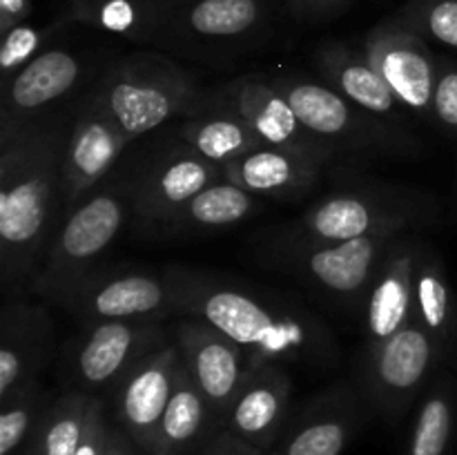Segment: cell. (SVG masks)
<instances>
[{"mask_svg":"<svg viewBox=\"0 0 457 455\" xmlns=\"http://www.w3.org/2000/svg\"><path fill=\"white\" fill-rule=\"evenodd\" d=\"M71 123L0 128V281L7 297L29 290L65 210L61 174Z\"/></svg>","mask_w":457,"mask_h":455,"instance_id":"6da1fadb","label":"cell"},{"mask_svg":"<svg viewBox=\"0 0 457 455\" xmlns=\"http://www.w3.org/2000/svg\"><path fill=\"white\" fill-rule=\"evenodd\" d=\"M183 317H196L244 348L250 366L339 360L328 326L303 306L259 294L212 272L170 266L163 272Z\"/></svg>","mask_w":457,"mask_h":455,"instance_id":"7a4b0ae2","label":"cell"},{"mask_svg":"<svg viewBox=\"0 0 457 455\" xmlns=\"http://www.w3.org/2000/svg\"><path fill=\"white\" fill-rule=\"evenodd\" d=\"M132 219V174H110L61 221L29 293L65 308Z\"/></svg>","mask_w":457,"mask_h":455,"instance_id":"3957f363","label":"cell"},{"mask_svg":"<svg viewBox=\"0 0 457 455\" xmlns=\"http://www.w3.org/2000/svg\"><path fill=\"white\" fill-rule=\"evenodd\" d=\"M89 96L129 141L170 119H187L204 105L195 79L172 58L154 52L132 54L107 67Z\"/></svg>","mask_w":457,"mask_h":455,"instance_id":"277c9868","label":"cell"},{"mask_svg":"<svg viewBox=\"0 0 457 455\" xmlns=\"http://www.w3.org/2000/svg\"><path fill=\"white\" fill-rule=\"evenodd\" d=\"M440 219V205L428 192L400 186H373L330 194L295 221L279 226L281 235L312 241H351L364 236H404Z\"/></svg>","mask_w":457,"mask_h":455,"instance_id":"5b68a950","label":"cell"},{"mask_svg":"<svg viewBox=\"0 0 457 455\" xmlns=\"http://www.w3.org/2000/svg\"><path fill=\"white\" fill-rule=\"evenodd\" d=\"M395 239L397 236H364L328 244L275 230L259 244V252L268 266L297 277L328 297L348 306H364L379 266Z\"/></svg>","mask_w":457,"mask_h":455,"instance_id":"8992f818","label":"cell"},{"mask_svg":"<svg viewBox=\"0 0 457 455\" xmlns=\"http://www.w3.org/2000/svg\"><path fill=\"white\" fill-rule=\"evenodd\" d=\"M277 0H165L156 47L186 54L232 52L270 29Z\"/></svg>","mask_w":457,"mask_h":455,"instance_id":"52a82bcc","label":"cell"},{"mask_svg":"<svg viewBox=\"0 0 457 455\" xmlns=\"http://www.w3.org/2000/svg\"><path fill=\"white\" fill-rule=\"evenodd\" d=\"M446 357L445 348L418 317L393 337L366 346L361 391L386 419H400L427 388L433 370Z\"/></svg>","mask_w":457,"mask_h":455,"instance_id":"ba28073f","label":"cell"},{"mask_svg":"<svg viewBox=\"0 0 457 455\" xmlns=\"http://www.w3.org/2000/svg\"><path fill=\"white\" fill-rule=\"evenodd\" d=\"M270 83L293 107L299 123L335 150H397L411 145L406 136L379 123L378 116L357 107L330 85L302 76H277Z\"/></svg>","mask_w":457,"mask_h":455,"instance_id":"9c48e42d","label":"cell"},{"mask_svg":"<svg viewBox=\"0 0 457 455\" xmlns=\"http://www.w3.org/2000/svg\"><path fill=\"white\" fill-rule=\"evenodd\" d=\"M163 343L168 339L159 321H101L85 326L74 351L67 352L65 375L71 382L70 391L92 397L101 393L114 395L120 382Z\"/></svg>","mask_w":457,"mask_h":455,"instance_id":"30bf717a","label":"cell"},{"mask_svg":"<svg viewBox=\"0 0 457 455\" xmlns=\"http://www.w3.org/2000/svg\"><path fill=\"white\" fill-rule=\"evenodd\" d=\"M221 178V165L204 159L187 143L170 145L132 174V221L165 230L192 196Z\"/></svg>","mask_w":457,"mask_h":455,"instance_id":"8fae6325","label":"cell"},{"mask_svg":"<svg viewBox=\"0 0 457 455\" xmlns=\"http://www.w3.org/2000/svg\"><path fill=\"white\" fill-rule=\"evenodd\" d=\"M361 49L406 110L433 119L437 56L424 36L393 13L370 27Z\"/></svg>","mask_w":457,"mask_h":455,"instance_id":"7c38bea8","label":"cell"},{"mask_svg":"<svg viewBox=\"0 0 457 455\" xmlns=\"http://www.w3.org/2000/svg\"><path fill=\"white\" fill-rule=\"evenodd\" d=\"M65 308L83 326L101 321H161L181 315L165 275L125 270L92 272Z\"/></svg>","mask_w":457,"mask_h":455,"instance_id":"4fadbf2b","label":"cell"},{"mask_svg":"<svg viewBox=\"0 0 457 455\" xmlns=\"http://www.w3.org/2000/svg\"><path fill=\"white\" fill-rule=\"evenodd\" d=\"M174 343L214 418L223 424V418L250 370L248 355L230 337L196 317L179 321L174 328Z\"/></svg>","mask_w":457,"mask_h":455,"instance_id":"5bb4252c","label":"cell"},{"mask_svg":"<svg viewBox=\"0 0 457 455\" xmlns=\"http://www.w3.org/2000/svg\"><path fill=\"white\" fill-rule=\"evenodd\" d=\"M129 143L132 141L116 128L114 120L87 96L71 120L62 159L61 199L65 214L110 177Z\"/></svg>","mask_w":457,"mask_h":455,"instance_id":"9a60e30c","label":"cell"},{"mask_svg":"<svg viewBox=\"0 0 457 455\" xmlns=\"http://www.w3.org/2000/svg\"><path fill=\"white\" fill-rule=\"evenodd\" d=\"M219 96L223 105L237 112L266 145L297 152L321 163L337 152L299 123L288 101L263 76H239L228 83Z\"/></svg>","mask_w":457,"mask_h":455,"instance_id":"2e32d148","label":"cell"},{"mask_svg":"<svg viewBox=\"0 0 457 455\" xmlns=\"http://www.w3.org/2000/svg\"><path fill=\"white\" fill-rule=\"evenodd\" d=\"M183 357L177 343L168 342L150 352L114 393V410L119 426L132 437L134 444L152 455L168 401L172 397Z\"/></svg>","mask_w":457,"mask_h":455,"instance_id":"e0dca14e","label":"cell"},{"mask_svg":"<svg viewBox=\"0 0 457 455\" xmlns=\"http://www.w3.org/2000/svg\"><path fill=\"white\" fill-rule=\"evenodd\" d=\"M85 74L83 58L65 47H47L21 71L12 76L0 98V128L31 123L43 112L80 83Z\"/></svg>","mask_w":457,"mask_h":455,"instance_id":"ac0fdd59","label":"cell"},{"mask_svg":"<svg viewBox=\"0 0 457 455\" xmlns=\"http://www.w3.org/2000/svg\"><path fill=\"white\" fill-rule=\"evenodd\" d=\"M293 382L284 364L250 366L221 428L262 451H272L286 428Z\"/></svg>","mask_w":457,"mask_h":455,"instance_id":"d6986e66","label":"cell"},{"mask_svg":"<svg viewBox=\"0 0 457 455\" xmlns=\"http://www.w3.org/2000/svg\"><path fill=\"white\" fill-rule=\"evenodd\" d=\"M54 342V321L43 306L7 297L0 315V401L40 377Z\"/></svg>","mask_w":457,"mask_h":455,"instance_id":"ffe728a7","label":"cell"},{"mask_svg":"<svg viewBox=\"0 0 457 455\" xmlns=\"http://www.w3.org/2000/svg\"><path fill=\"white\" fill-rule=\"evenodd\" d=\"M422 241L404 235L388 248L366 297V346L393 337L415 317V272Z\"/></svg>","mask_w":457,"mask_h":455,"instance_id":"44dd1931","label":"cell"},{"mask_svg":"<svg viewBox=\"0 0 457 455\" xmlns=\"http://www.w3.org/2000/svg\"><path fill=\"white\" fill-rule=\"evenodd\" d=\"M360 424L357 393L348 384L312 397L286 431L281 455H342Z\"/></svg>","mask_w":457,"mask_h":455,"instance_id":"7402d4cb","label":"cell"},{"mask_svg":"<svg viewBox=\"0 0 457 455\" xmlns=\"http://www.w3.org/2000/svg\"><path fill=\"white\" fill-rule=\"evenodd\" d=\"M321 161L297 152L263 145L221 168L223 181L244 187L254 196L297 199L315 187Z\"/></svg>","mask_w":457,"mask_h":455,"instance_id":"603a6c76","label":"cell"},{"mask_svg":"<svg viewBox=\"0 0 457 455\" xmlns=\"http://www.w3.org/2000/svg\"><path fill=\"white\" fill-rule=\"evenodd\" d=\"M312 61L326 83L357 107L375 116H397L402 103L382 74L370 65L364 49H355L339 40H326L317 45Z\"/></svg>","mask_w":457,"mask_h":455,"instance_id":"cb8c5ba5","label":"cell"},{"mask_svg":"<svg viewBox=\"0 0 457 455\" xmlns=\"http://www.w3.org/2000/svg\"><path fill=\"white\" fill-rule=\"evenodd\" d=\"M163 16L165 0H62L56 18L156 47Z\"/></svg>","mask_w":457,"mask_h":455,"instance_id":"d4e9b609","label":"cell"},{"mask_svg":"<svg viewBox=\"0 0 457 455\" xmlns=\"http://www.w3.org/2000/svg\"><path fill=\"white\" fill-rule=\"evenodd\" d=\"M179 138L221 168L266 145L257 132L223 103L214 107L204 103L195 114L187 116L179 129Z\"/></svg>","mask_w":457,"mask_h":455,"instance_id":"484cf974","label":"cell"},{"mask_svg":"<svg viewBox=\"0 0 457 455\" xmlns=\"http://www.w3.org/2000/svg\"><path fill=\"white\" fill-rule=\"evenodd\" d=\"M212 424H219L212 409L205 401L204 393L187 373L186 364L181 366L174 384L172 397L168 401L163 419L156 433L152 455H186L204 442Z\"/></svg>","mask_w":457,"mask_h":455,"instance_id":"4316f807","label":"cell"},{"mask_svg":"<svg viewBox=\"0 0 457 455\" xmlns=\"http://www.w3.org/2000/svg\"><path fill=\"white\" fill-rule=\"evenodd\" d=\"M415 317L440 342L445 352L457 348V297L440 254L422 241L415 272Z\"/></svg>","mask_w":457,"mask_h":455,"instance_id":"83f0119b","label":"cell"},{"mask_svg":"<svg viewBox=\"0 0 457 455\" xmlns=\"http://www.w3.org/2000/svg\"><path fill=\"white\" fill-rule=\"evenodd\" d=\"M257 196L230 181H217L192 196L168 223L165 232L183 235L196 230H219L237 226L239 221L257 212Z\"/></svg>","mask_w":457,"mask_h":455,"instance_id":"f1b7e54d","label":"cell"},{"mask_svg":"<svg viewBox=\"0 0 457 455\" xmlns=\"http://www.w3.org/2000/svg\"><path fill=\"white\" fill-rule=\"evenodd\" d=\"M94 397L80 391H65L40 415L27 440L25 455H76Z\"/></svg>","mask_w":457,"mask_h":455,"instance_id":"f546056e","label":"cell"},{"mask_svg":"<svg viewBox=\"0 0 457 455\" xmlns=\"http://www.w3.org/2000/svg\"><path fill=\"white\" fill-rule=\"evenodd\" d=\"M455 428V391L446 377L427 388L404 455H449Z\"/></svg>","mask_w":457,"mask_h":455,"instance_id":"4dcf8cb0","label":"cell"},{"mask_svg":"<svg viewBox=\"0 0 457 455\" xmlns=\"http://www.w3.org/2000/svg\"><path fill=\"white\" fill-rule=\"evenodd\" d=\"M52 401L47 388L40 384V377L29 379L7 400L0 401V455H13L27 444L40 415Z\"/></svg>","mask_w":457,"mask_h":455,"instance_id":"1f68e13d","label":"cell"},{"mask_svg":"<svg viewBox=\"0 0 457 455\" xmlns=\"http://www.w3.org/2000/svg\"><path fill=\"white\" fill-rule=\"evenodd\" d=\"M67 22L61 18H54L49 25L36 27V25H22L13 27L12 31L3 36V45H0V85L7 83L16 71H21L27 62L34 61L40 52H45L49 40L54 36L62 34L67 29Z\"/></svg>","mask_w":457,"mask_h":455,"instance_id":"d6a6232c","label":"cell"},{"mask_svg":"<svg viewBox=\"0 0 457 455\" xmlns=\"http://www.w3.org/2000/svg\"><path fill=\"white\" fill-rule=\"evenodd\" d=\"M395 16L427 40L457 49V0H406Z\"/></svg>","mask_w":457,"mask_h":455,"instance_id":"836d02e7","label":"cell"},{"mask_svg":"<svg viewBox=\"0 0 457 455\" xmlns=\"http://www.w3.org/2000/svg\"><path fill=\"white\" fill-rule=\"evenodd\" d=\"M433 119L445 132L457 136V62L449 58H437Z\"/></svg>","mask_w":457,"mask_h":455,"instance_id":"e575fe53","label":"cell"},{"mask_svg":"<svg viewBox=\"0 0 457 455\" xmlns=\"http://www.w3.org/2000/svg\"><path fill=\"white\" fill-rule=\"evenodd\" d=\"M107 433H110V426H107L105 422L103 400L101 397H94L92 409H89L87 415V424H85L83 440H80L76 455H105Z\"/></svg>","mask_w":457,"mask_h":455,"instance_id":"d590c367","label":"cell"},{"mask_svg":"<svg viewBox=\"0 0 457 455\" xmlns=\"http://www.w3.org/2000/svg\"><path fill=\"white\" fill-rule=\"evenodd\" d=\"M290 16L299 22H326L351 7L353 0H284Z\"/></svg>","mask_w":457,"mask_h":455,"instance_id":"8d00e7d4","label":"cell"},{"mask_svg":"<svg viewBox=\"0 0 457 455\" xmlns=\"http://www.w3.org/2000/svg\"><path fill=\"white\" fill-rule=\"evenodd\" d=\"M204 455H266V451L248 444V442L237 437L228 428H221V431H217L210 437Z\"/></svg>","mask_w":457,"mask_h":455,"instance_id":"74e56055","label":"cell"},{"mask_svg":"<svg viewBox=\"0 0 457 455\" xmlns=\"http://www.w3.org/2000/svg\"><path fill=\"white\" fill-rule=\"evenodd\" d=\"M31 0H0V34H7L13 27L22 25L31 16Z\"/></svg>","mask_w":457,"mask_h":455,"instance_id":"f35d334b","label":"cell"},{"mask_svg":"<svg viewBox=\"0 0 457 455\" xmlns=\"http://www.w3.org/2000/svg\"><path fill=\"white\" fill-rule=\"evenodd\" d=\"M138 446L134 444L132 437L120 426H110L107 433V451L105 455H138Z\"/></svg>","mask_w":457,"mask_h":455,"instance_id":"ab89813d","label":"cell"},{"mask_svg":"<svg viewBox=\"0 0 457 455\" xmlns=\"http://www.w3.org/2000/svg\"><path fill=\"white\" fill-rule=\"evenodd\" d=\"M266 455H281V453H279V449H272V451H268Z\"/></svg>","mask_w":457,"mask_h":455,"instance_id":"60d3db41","label":"cell"}]
</instances>
